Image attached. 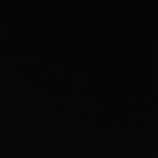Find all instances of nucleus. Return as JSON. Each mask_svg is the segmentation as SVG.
Masks as SVG:
<instances>
[]
</instances>
